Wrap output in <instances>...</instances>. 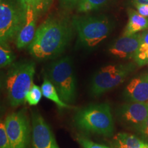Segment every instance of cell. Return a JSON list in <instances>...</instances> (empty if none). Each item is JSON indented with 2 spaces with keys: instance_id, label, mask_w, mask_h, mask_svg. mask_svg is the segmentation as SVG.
<instances>
[{
  "instance_id": "5bb4252c",
  "label": "cell",
  "mask_w": 148,
  "mask_h": 148,
  "mask_svg": "<svg viewBox=\"0 0 148 148\" xmlns=\"http://www.w3.org/2000/svg\"><path fill=\"white\" fill-rule=\"evenodd\" d=\"M112 148H148V143L134 135L119 132L113 137Z\"/></svg>"
},
{
  "instance_id": "d4e9b609",
  "label": "cell",
  "mask_w": 148,
  "mask_h": 148,
  "mask_svg": "<svg viewBox=\"0 0 148 148\" xmlns=\"http://www.w3.org/2000/svg\"><path fill=\"white\" fill-rule=\"evenodd\" d=\"M140 131L141 134L145 136V137L148 138V118L146 119V121L144 122V123L142 125V126L140 127Z\"/></svg>"
},
{
  "instance_id": "603a6c76",
  "label": "cell",
  "mask_w": 148,
  "mask_h": 148,
  "mask_svg": "<svg viewBox=\"0 0 148 148\" xmlns=\"http://www.w3.org/2000/svg\"><path fill=\"white\" fill-rule=\"evenodd\" d=\"M0 148H11L10 140L7 134L4 122L0 123Z\"/></svg>"
},
{
  "instance_id": "30bf717a",
  "label": "cell",
  "mask_w": 148,
  "mask_h": 148,
  "mask_svg": "<svg viewBox=\"0 0 148 148\" xmlns=\"http://www.w3.org/2000/svg\"><path fill=\"white\" fill-rule=\"evenodd\" d=\"M116 115L125 124L140 129L148 118V101H130L122 105L116 110Z\"/></svg>"
},
{
  "instance_id": "8fae6325",
  "label": "cell",
  "mask_w": 148,
  "mask_h": 148,
  "mask_svg": "<svg viewBox=\"0 0 148 148\" xmlns=\"http://www.w3.org/2000/svg\"><path fill=\"white\" fill-rule=\"evenodd\" d=\"M141 34L125 35L116 40L109 47L108 51L119 58H134L139 47Z\"/></svg>"
},
{
  "instance_id": "7a4b0ae2",
  "label": "cell",
  "mask_w": 148,
  "mask_h": 148,
  "mask_svg": "<svg viewBox=\"0 0 148 148\" xmlns=\"http://www.w3.org/2000/svg\"><path fill=\"white\" fill-rule=\"evenodd\" d=\"M35 63L21 60L11 64L4 77V88L11 106L17 107L25 101L27 92L33 85Z\"/></svg>"
},
{
  "instance_id": "cb8c5ba5",
  "label": "cell",
  "mask_w": 148,
  "mask_h": 148,
  "mask_svg": "<svg viewBox=\"0 0 148 148\" xmlns=\"http://www.w3.org/2000/svg\"><path fill=\"white\" fill-rule=\"evenodd\" d=\"M135 6L137 9L138 13L148 17V5H137Z\"/></svg>"
},
{
  "instance_id": "277c9868",
  "label": "cell",
  "mask_w": 148,
  "mask_h": 148,
  "mask_svg": "<svg viewBox=\"0 0 148 148\" xmlns=\"http://www.w3.org/2000/svg\"><path fill=\"white\" fill-rule=\"evenodd\" d=\"M46 75L54 85L58 95L66 103H73L76 98V77L71 58L62 57L47 66Z\"/></svg>"
},
{
  "instance_id": "44dd1931",
  "label": "cell",
  "mask_w": 148,
  "mask_h": 148,
  "mask_svg": "<svg viewBox=\"0 0 148 148\" xmlns=\"http://www.w3.org/2000/svg\"><path fill=\"white\" fill-rule=\"evenodd\" d=\"M42 92L41 88L36 84H33L30 89L27 92L25 101H27L30 106H36L41 99Z\"/></svg>"
},
{
  "instance_id": "2e32d148",
  "label": "cell",
  "mask_w": 148,
  "mask_h": 148,
  "mask_svg": "<svg viewBox=\"0 0 148 148\" xmlns=\"http://www.w3.org/2000/svg\"><path fill=\"white\" fill-rule=\"evenodd\" d=\"M41 89L42 92V95L45 98L49 99L58 106L59 108H69V105L64 102L61 99L56 88H55L54 85L51 83L47 77H44L43 82H42Z\"/></svg>"
},
{
  "instance_id": "9c48e42d",
  "label": "cell",
  "mask_w": 148,
  "mask_h": 148,
  "mask_svg": "<svg viewBox=\"0 0 148 148\" xmlns=\"http://www.w3.org/2000/svg\"><path fill=\"white\" fill-rule=\"evenodd\" d=\"M32 148H59L50 126L38 110L32 113Z\"/></svg>"
},
{
  "instance_id": "ba28073f",
  "label": "cell",
  "mask_w": 148,
  "mask_h": 148,
  "mask_svg": "<svg viewBox=\"0 0 148 148\" xmlns=\"http://www.w3.org/2000/svg\"><path fill=\"white\" fill-rule=\"evenodd\" d=\"M4 123L11 148H27L32 127L25 109L9 114Z\"/></svg>"
},
{
  "instance_id": "484cf974",
  "label": "cell",
  "mask_w": 148,
  "mask_h": 148,
  "mask_svg": "<svg viewBox=\"0 0 148 148\" xmlns=\"http://www.w3.org/2000/svg\"><path fill=\"white\" fill-rule=\"evenodd\" d=\"M62 1L67 6H73L77 4L79 0H62Z\"/></svg>"
},
{
  "instance_id": "ac0fdd59",
  "label": "cell",
  "mask_w": 148,
  "mask_h": 148,
  "mask_svg": "<svg viewBox=\"0 0 148 148\" xmlns=\"http://www.w3.org/2000/svg\"><path fill=\"white\" fill-rule=\"evenodd\" d=\"M134 59L139 66L148 64V29L141 34L139 47Z\"/></svg>"
},
{
  "instance_id": "6da1fadb",
  "label": "cell",
  "mask_w": 148,
  "mask_h": 148,
  "mask_svg": "<svg viewBox=\"0 0 148 148\" xmlns=\"http://www.w3.org/2000/svg\"><path fill=\"white\" fill-rule=\"evenodd\" d=\"M72 26L73 24L66 17H48L36 29L34 40L28 47L29 53L38 60L58 57L71 39Z\"/></svg>"
},
{
  "instance_id": "3957f363",
  "label": "cell",
  "mask_w": 148,
  "mask_h": 148,
  "mask_svg": "<svg viewBox=\"0 0 148 148\" xmlns=\"http://www.w3.org/2000/svg\"><path fill=\"white\" fill-rule=\"evenodd\" d=\"M74 124L80 130L110 137L114 130L113 117L108 103H96L77 111Z\"/></svg>"
},
{
  "instance_id": "9a60e30c",
  "label": "cell",
  "mask_w": 148,
  "mask_h": 148,
  "mask_svg": "<svg viewBox=\"0 0 148 148\" xmlns=\"http://www.w3.org/2000/svg\"><path fill=\"white\" fill-rule=\"evenodd\" d=\"M148 29V17L141 15L138 11L130 10L128 22L123 32L125 35L136 34L140 31Z\"/></svg>"
},
{
  "instance_id": "8992f818",
  "label": "cell",
  "mask_w": 148,
  "mask_h": 148,
  "mask_svg": "<svg viewBox=\"0 0 148 148\" xmlns=\"http://www.w3.org/2000/svg\"><path fill=\"white\" fill-rule=\"evenodd\" d=\"M134 69L133 64H110L100 68L92 77L90 94L97 97L113 89L124 82Z\"/></svg>"
},
{
  "instance_id": "d6986e66",
  "label": "cell",
  "mask_w": 148,
  "mask_h": 148,
  "mask_svg": "<svg viewBox=\"0 0 148 148\" xmlns=\"http://www.w3.org/2000/svg\"><path fill=\"white\" fill-rule=\"evenodd\" d=\"M110 0H79L77 3L79 12H88L106 5Z\"/></svg>"
},
{
  "instance_id": "5b68a950",
  "label": "cell",
  "mask_w": 148,
  "mask_h": 148,
  "mask_svg": "<svg viewBox=\"0 0 148 148\" xmlns=\"http://www.w3.org/2000/svg\"><path fill=\"white\" fill-rule=\"evenodd\" d=\"M73 27L78 40L84 47H95L109 36L112 23L106 16H84L73 18Z\"/></svg>"
},
{
  "instance_id": "4fadbf2b",
  "label": "cell",
  "mask_w": 148,
  "mask_h": 148,
  "mask_svg": "<svg viewBox=\"0 0 148 148\" xmlns=\"http://www.w3.org/2000/svg\"><path fill=\"white\" fill-rule=\"evenodd\" d=\"M123 95L130 101H148V73L132 79L125 87Z\"/></svg>"
},
{
  "instance_id": "4316f807",
  "label": "cell",
  "mask_w": 148,
  "mask_h": 148,
  "mask_svg": "<svg viewBox=\"0 0 148 148\" xmlns=\"http://www.w3.org/2000/svg\"><path fill=\"white\" fill-rule=\"evenodd\" d=\"M134 5H148V0H132Z\"/></svg>"
},
{
  "instance_id": "e0dca14e",
  "label": "cell",
  "mask_w": 148,
  "mask_h": 148,
  "mask_svg": "<svg viewBox=\"0 0 148 148\" xmlns=\"http://www.w3.org/2000/svg\"><path fill=\"white\" fill-rule=\"evenodd\" d=\"M24 10L32 8L38 16L45 13L50 8L53 0H16Z\"/></svg>"
},
{
  "instance_id": "7402d4cb",
  "label": "cell",
  "mask_w": 148,
  "mask_h": 148,
  "mask_svg": "<svg viewBox=\"0 0 148 148\" xmlns=\"http://www.w3.org/2000/svg\"><path fill=\"white\" fill-rule=\"evenodd\" d=\"M76 139L77 142H78V143L83 148H110L109 147H107L106 145L96 143L95 142L88 139V138L81 136V135H78L77 136Z\"/></svg>"
},
{
  "instance_id": "52a82bcc",
  "label": "cell",
  "mask_w": 148,
  "mask_h": 148,
  "mask_svg": "<svg viewBox=\"0 0 148 148\" xmlns=\"http://www.w3.org/2000/svg\"><path fill=\"white\" fill-rule=\"evenodd\" d=\"M25 19V10L16 0L0 1V42L8 43L17 36Z\"/></svg>"
},
{
  "instance_id": "7c38bea8",
  "label": "cell",
  "mask_w": 148,
  "mask_h": 148,
  "mask_svg": "<svg viewBox=\"0 0 148 148\" xmlns=\"http://www.w3.org/2000/svg\"><path fill=\"white\" fill-rule=\"evenodd\" d=\"M38 16L32 8L25 10V19L16 37V45L18 49L29 47L34 40L36 32V25Z\"/></svg>"
},
{
  "instance_id": "ffe728a7",
  "label": "cell",
  "mask_w": 148,
  "mask_h": 148,
  "mask_svg": "<svg viewBox=\"0 0 148 148\" xmlns=\"http://www.w3.org/2000/svg\"><path fill=\"white\" fill-rule=\"evenodd\" d=\"M15 59L14 53L8 43H1L0 46V66L1 68L11 65Z\"/></svg>"
}]
</instances>
